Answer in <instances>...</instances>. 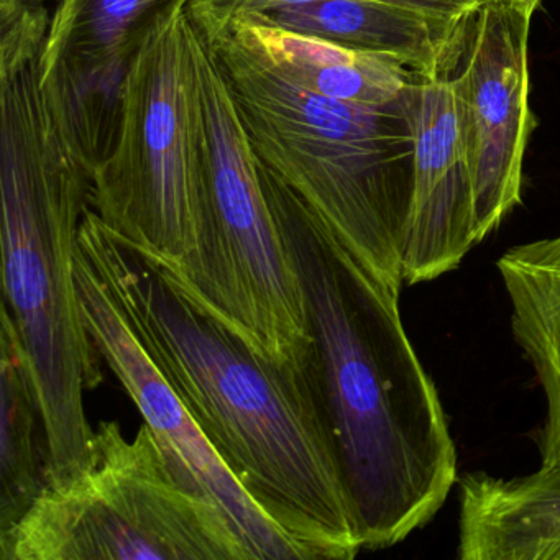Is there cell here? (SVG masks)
Wrapping results in <instances>:
<instances>
[{
	"label": "cell",
	"instance_id": "5b68a950",
	"mask_svg": "<svg viewBox=\"0 0 560 560\" xmlns=\"http://www.w3.org/2000/svg\"><path fill=\"white\" fill-rule=\"evenodd\" d=\"M189 47L198 244L182 264L165 260L255 349L281 365L304 369L311 334L303 290L250 137L218 55L192 22Z\"/></svg>",
	"mask_w": 560,
	"mask_h": 560
},
{
	"label": "cell",
	"instance_id": "7a4b0ae2",
	"mask_svg": "<svg viewBox=\"0 0 560 560\" xmlns=\"http://www.w3.org/2000/svg\"><path fill=\"white\" fill-rule=\"evenodd\" d=\"M258 166L300 277L311 334L307 369L360 542L363 550L388 549L432 521L457 485V448L441 396L406 334L401 291Z\"/></svg>",
	"mask_w": 560,
	"mask_h": 560
},
{
	"label": "cell",
	"instance_id": "9c48e42d",
	"mask_svg": "<svg viewBox=\"0 0 560 560\" xmlns=\"http://www.w3.org/2000/svg\"><path fill=\"white\" fill-rule=\"evenodd\" d=\"M74 277L84 327L189 483L221 508L254 560H314L232 474L175 386L124 316L117 301L74 247Z\"/></svg>",
	"mask_w": 560,
	"mask_h": 560
},
{
	"label": "cell",
	"instance_id": "3957f363",
	"mask_svg": "<svg viewBox=\"0 0 560 560\" xmlns=\"http://www.w3.org/2000/svg\"><path fill=\"white\" fill-rule=\"evenodd\" d=\"M37 60L0 70V234L4 303L27 353L58 483L90 455L84 393L103 383L104 359L84 327L74 277L91 173L48 110Z\"/></svg>",
	"mask_w": 560,
	"mask_h": 560
},
{
	"label": "cell",
	"instance_id": "52a82bcc",
	"mask_svg": "<svg viewBox=\"0 0 560 560\" xmlns=\"http://www.w3.org/2000/svg\"><path fill=\"white\" fill-rule=\"evenodd\" d=\"M188 0L143 25L116 137L91 175V208L120 237L182 264L198 244L199 179Z\"/></svg>",
	"mask_w": 560,
	"mask_h": 560
},
{
	"label": "cell",
	"instance_id": "5bb4252c",
	"mask_svg": "<svg viewBox=\"0 0 560 560\" xmlns=\"http://www.w3.org/2000/svg\"><path fill=\"white\" fill-rule=\"evenodd\" d=\"M497 270L510 301L511 332L546 399L534 432L539 468L560 470V234L508 248Z\"/></svg>",
	"mask_w": 560,
	"mask_h": 560
},
{
	"label": "cell",
	"instance_id": "ac0fdd59",
	"mask_svg": "<svg viewBox=\"0 0 560 560\" xmlns=\"http://www.w3.org/2000/svg\"><path fill=\"white\" fill-rule=\"evenodd\" d=\"M520 2H523V4L533 12H536V9L542 4V0H520Z\"/></svg>",
	"mask_w": 560,
	"mask_h": 560
},
{
	"label": "cell",
	"instance_id": "9a60e30c",
	"mask_svg": "<svg viewBox=\"0 0 560 560\" xmlns=\"http://www.w3.org/2000/svg\"><path fill=\"white\" fill-rule=\"evenodd\" d=\"M228 34L291 83L329 100L385 106L401 100L418 78L395 58L287 31L258 15L238 19Z\"/></svg>",
	"mask_w": 560,
	"mask_h": 560
},
{
	"label": "cell",
	"instance_id": "ba28073f",
	"mask_svg": "<svg viewBox=\"0 0 560 560\" xmlns=\"http://www.w3.org/2000/svg\"><path fill=\"white\" fill-rule=\"evenodd\" d=\"M533 15L520 0L477 5L451 71L477 244L521 205L524 153L537 126L529 106Z\"/></svg>",
	"mask_w": 560,
	"mask_h": 560
},
{
	"label": "cell",
	"instance_id": "4fadbf2b",
	"mask_svg": "<svg viewBox=\"0 0 560 560\" xmlns=\"http://www.w3.org/2000/svg\"><path fill=\"white\" fill-rule=\"evenodd\" d=\"M287 31L395 58L419 77L454 68L467 18L442 19L378 0H314L258 15Z\"/></svg>",
	"mask_w": 560,
	"mask_h": 560
},
{
	"label": "cell",
	"instance_id": "e0dca14e",
	"mask_svg": "<svg viewBox=\"0 0 560 560\" xmlns=\"http://www.w3.org/2000/svg\"><path fill=\"white\" fill-rule=\"evenodd\" d=\"M314 0H188V14L196 31L209 45H215L234 22L250 15H265L288 5L307 4ZM424 12L442 19H464L477 5L465 0H378Z\"/></svg>",
	"mask_w": 560,
	"mask_h": 560
},
{
	"label": "cell",
	"instance_id": "d6986e66",
	"mask_svg": "<svg viewBox=\"0 0 560 560\" xmlns=\"http://www.w3.org/2000/svg\"><path fill=\"white\" fill-rule=\"evenodd\" d=\"M465 2H468V4L471 5H481L485 4V2H488V0H465Z\"/></svg>",
	"mask_w": 560,
	"mask_h": 560
},
{
	"label": "cell",
	"instance_id": "6da1fadb",
	"mask_svg": "<svg viewBox=\"0 0 560 560\" xmlns=\"http://www.w3.org/2000/svg\"><path fill=\"white\" fill-rule=\"evenodd\" d=\"M77 250L252 497L314 560L362 552L310 369L281 365L222 319L165 258L88 208Z\"/></svg>",
	"mask_w": 560,
	"mask_h": 560
},
{
	"label": "cell",
	"instance_id": "8992f818",
	"mask_svg": "<svg viewBox=\"0 0 560 560\" xmlns=\"http://www.w3.org/2000/svg\"><path fill=\"white\" fill-rule=\"evenodd\" d=\"M2 560H254L218 504L199 493L147 422L94 429L86 464L48 483L0 534Z\"/></svg>",
	"mask_w": 560,
	"mask_h": 560
},
{
	"label": "cell",
	"instance_id": "7c38bea8",
	"mask_svg": "<svg viewBox=\"0 0 560 560\" xmlns=\"http://www.w3.org/2000/svg\"><path fill=\"white\" fill-rule=\"evenodd\" d=\"M462 560H560V470L457 480Z\"/></svg>",
	"mask_w": 560,
	"mask_h": 560
},
{
	"label": "cell",
	"instance_id": "2e32d148",
	"mask_svg": "<svg viewBox=\"0 0 560 560\" xmlns=\"http://www.w3.org/2000/svg\"><path fill=\"white\" fill-rule=\"evenodd\" d=\"M0 311V534H5L50 483V444L21 334L5 303Z\"/></svg>",
	"mask_w": 560,
	"mask_h": 560
},
{
	"label": "cell",
	"instance_id": "8fae6325",
	"mask_svg": "<svg viewBox=\"0 0 560 560\" xmlns=\"http://www.w3.org/2000/svg\"><path fill=\"white\" fill-rule=\"evenodd\" d=\"M451 71L432 78L418 74L412 84L415 172L402 245L405 284L425 283L455 270L477 245L474 192Z\"/></svg>",
	"mask_w": 560,
	"mask_h": 560
},
{
	"label": "cell",
	"instance_id": "30bf717a",
	"mask_svg": "<svg viewBox=\"0 0 560 560\" xmlns=\"http://www.w3.org/2000/svg\"><path fill=\"white\" fill-rule=\"evenodd\" d=\"M172 0H55L37 60L48 110L93 175L116 137L140 32Z\"/></svg>",
	"mask_w": 560,
	"mask_h": 560
},
{
	"label": "cell",
	"instance_id": "277c9868",
	"mask_svg": "<svg viewBox=\"0 0 560 560\" xmlns=\"http://www.w3.org/2000/svg\"><path fill=\"white\" fill-rule=\"evenodd\" d=\"M212 50L258 162L366 267L401 291L415 172V83L385 106L346 103L291 83L235 35Z\"/></svg>",
	"mask_w": 560,
	"mask_h": 560
},
{
	"label": "cell",
	"instance_id": "ffe728a7",
	"mask_svg": "<svg viewBox=\"0 0 560 560\" xmlns=\"http://www.w3.org/2000/svg\"><path fill=\"white\" fill-rule=\"evenodd\" d=\"M28 2H34V4L45 5V0H28Z\"/></svg>",
	"mask_w": 560,
	"mask_h": 560
}]
</instances>
